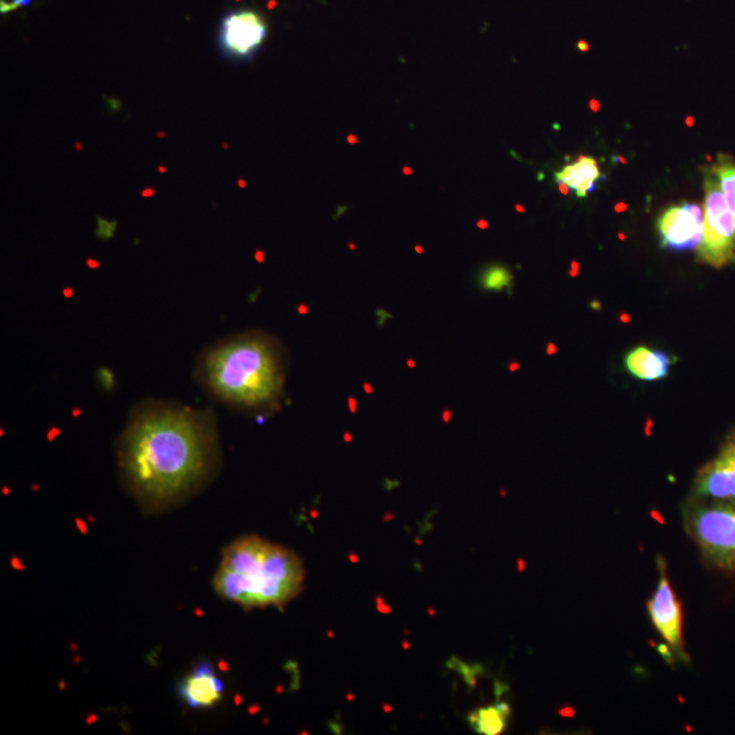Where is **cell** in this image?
I'll return each instance as SVG.
<instances>
[{"label": "cell", "instance_id": "52a82bcc", "mask_svg": "<svg viewBox=\"0 0 735 735\" xmlns=\"http://www.w3.org/2000/svg\"><path fill=\"white\" fill-rule=\"evenodd\" d=\"M658 563L661 576H659L657 590L648 601V614H650L652 625L670 647L674 657L682 662H689L684 648V636H682V627H684L682 605L674 593L672 584L667 579L665 560L659 557Z\"/></svg>", "mask_w": 735, "mask_h": 735}, {"label": "cell", "instance_id": "3957f363", "mask_svg": "<svg viewBox=\"0 0 735 735\" xmlns=\"http://www.w3.org/2000/svg\"><path fill=\"white\" fill-rule=\"evenodd\" d=\"M304 579L296 553L251 535L224 550L213 586L221 598L245 610L282 608L303 591Z\"/></svg>", "mask_w": 735, "mask_h": 735}, {"label": "cell", "instance_id": "44dd1931", "mask_svg": "<svg viewBox=\"0 0 735 735\" xmlns=\"http://www.w3.org/2000/svg\"><path fill=\"white\" fill-rule=\"evenodd\" d=\"M651 425H652V421L651 420H648L647 421V428H646L647 436H650V428H651Z\"/></svg>", "mask_w": 735, "mask_h": 735}, {"label": "cell", "instance_id": "8992f818", "mask_svg": "<svg viewBox=\"0 0 735 735\" xmlns=\"http://www.w3.org/2000/svg\"><path fill=\"white\" fill-rule=\"evenodd\" d=\"M689 500L735 507V433L727 436L718 454L697 471Z\"/></svg>", "mask_w": 735, "mask_h": 735}, {"label": "cell", "instance_id": "5bb4252c", "mask_svg": "<svg viewBox=\"0 0 735 735\" xmlns=\"http://www.w3.org/2000/svg\"><path fill=\"white\" fill-rule=\"evenodd\" d=\"M711 168L718 177L727 207H729L735 224V160L733 157L721 154Z\"/></svg>", "mask_w": 735, "mask_h": 735}, {"label": "cell", "instance_id": "7a4b0ae2", "mask_svg": "<svg viewBox=\"0 0 735 735\" xmlns=\"http://www.w3.org/2000/svg\"><path fill=\"white\" fill-rule=\"evenodd\" d=\"M203 390L225 405L267 410L284 394L285 356L269 334L251 331L206 350L196 367Z\"/></svg>", "mask_w": 735, "mask_h": 735}, {"label": "cell", "instance_id": "d4e9b609", "mask_svg": "<svg viewBox=\"0 0 735 735\" xmlns=\"http://www.w3.org/2000/svg\"><path fill=\"white\" fill-rule=\"evenodd\" d=\"M579 45H580V47H582V51H586V49L588 48V45L586 47V44H584V43H580Z\"/></svg>", "mask_w": 735, "mask_h": 735}, {"label": "cell", "instance_id": "484cf974", "mask_svg": "<svg viewBox=\"0 0 735 735\" xmlns=\"http://www.w3.org/2000/svg\"><path fill=\"white\" fill-rule=\"evenodd\" d=\"M158 171H160L161 173H164L165 172V168L164 167H160V168H158Z\"/></svg>", "mask_w": 735, "mask_h": 735}, {"label": "cell", "instance_id": "4fadbf2b", "mask_svg": "<svg viewBox=\"0 0 735 735\" xmlns=\"http://www.w3.org/2000/svg\"><path fill=\"white\" fill-rule=\"evenodd\" d=\"M511 707L508 703H497L493 706L478 708L469 715L471 729L477 734L499 735L507 729Z\"/></svg>", "mask_w": 735, "mask_h": 735}, {"label": "cell", "instance_id": "7c38bea8", "mask_svg": "<svg viewBox=\"0 0 735 735\" xmlns=\"http://www.w3.org/2000/svg\"><path fill=\"white\" fill-rule=\"evenodd\" d=\"M598 180H605V176L602 175L597 160L588 156H580L574 164L565 165L556 173V182L575 191L578 198H587L591 192L597 190Z\"/></svg>", "mask_w": 735, "mask_h": 735}, {"label": "cell", "instance_id": "ba28073f", "mask_svg": "<svg viewBox=\"0 0 735 735\" xmlns=\"http://www.w3.org/2000/svg\"><path fill=\"white\" fill-rule=\"evenodd\" d=\"M703 222V211L695 203L667 207L658 220L662 248L674 252L695 250L703 239Z\"/></svg>", "mask_w": 735, "mask_h": 735}, {"label": "cell", "instance_id": "7402d4cb", "mask_svg": "<svg viewBox=\"0 0 735 735\" xmlns=\"http://www.w3.org/2000/svg\"><path fill=\"white\" fill-rule=\"evenodd\" d=\"M624 210H627V206L623 205V203H621V205L616 206V211H624Z\"/></svg>", "mask_w": 735, "mask_h": 735}, {"label": "cell", "instance_id": "e0dca14e", "mask_svg": "<svg viewBox=\"0 0 735 735\" xmlns=\"http://www.w3.org/2000/svg\"><path fill=\"white\" fill-rule=\"evenodd\" d=\"M30 2H32V0H14L13 3L2 2V7H0V10H2L3 14L10 13V11L18 9V7L29 6Z\"/></svg>", "mask_w": 735, "mask_h": 735}, {"label": "cell", "instance_id": "d6986e66", "mask_svg": "<svg viewBox=\"0 0 735 735\" xmlns=\"http://www.w3.org/2000/svg\"><path fill=\"white\" fill-rule=\"evenodd\" d=\"M620 320L623 323H629L631 322V316H629L628 314H625L624 312V314H620Z\"/></svg>", "mask_w": 735, "mask_h": 735}, {"label": "cell", "instance_id": "5b68a950", "mask_svg": "<svg viewBox=\"0 0 735 735\" xmlns=\"http://www.w3.org/2000/svg\"><path fill=\"white\" fill-rule=\"evenodd\" d=\"M704 173L703 239L697 247V262L722 269L735 262V224L721 184L712 168Z\"/></svg>", "mask_w": 735, "mask_h": 735}, {"label": "cell", "instance_id": "30bf717a", "mask_svg": "<svg viewBox=\"0 0 735 735\" xmlns=\"http://www.w3.org/2000/svg\"><path fill=\"white\" fill-rule=\"evenodd\" d=\"M180 696L188 707L211 708L224 696V684L209 666H199L180 684Z\"/></svg>", "mask_w": 735, "mask_h": 735}, {"label": "cell", "instance_id": "277c9868", "mask_svg": "<svg viewBox=\"0 0 735 735\" xmlns=\"http://www.w3.org/2000/svg\"><path fill=\"white\" fill-rule=\"evenodd\" d=\"M684 522L703 560L719 571L734 574L735 507L688 500Z\"/></svg>", "mask_w": 735, "mask_h": 735}, {"label": "cell", "instance_id": "603a6c76", "mask_svg": "<svg viewBox=\"0 0 735 735\" xmlns=\"http://www.w3.org/2000/svg\"><path fill=\"white\" fill-rule=\"evenodd\" d=\"M153 194H154V191L153 190H145V191L142 192V195L143 196H150V195H153Z\"/></svg>", "mask_w": 735, "mask_h": 735}, {"label": "cell", "instance_id": "ffe728a7", "mask_svg": "<svg viewBox=\"0 0 735 735\" xmlns=\"http://www.w3.org/2000/svg\"><path fill=\"white\" fill-rule=\"evenodd\" d=\"M556 352H557L556 345H553V343H549L548 354H554Z\"/></svg>", "mask_w": 735, "mask_h": 735}, {"label": "cell", "instance_id": "cb8c5ba5", "mask_svg": "<svg viewBox=\"0 0 735 735\" xmlns=\"http://www.w3.org/2000/svg\"><path fill=\"white\" fill-rule=\"evenodd\" d=\"M88 263H89V266L90 267H93V269H96V267L98 266V263L97 262H92V260H89Z\"/></svg>", "mask_w": 735, "mask_h": 735}, {"label": "cell", "instance_id": "ac0fdd59", "mask_svg": "<svg viewBox=\"0 0 735 735\" xmlns=\"http://www.w3.org/2000/svg\"><path fill=\"white\" fill-rule=\"evenodd\" d=\"M578 274H579V265L576 262H572V269H571V271H569V275H571V277H574L575 278L576 275H578Z\"/></svg>", "mask_w": 735, "mask_h": 735}, {"label": "cell", "instance_id": "2e32d148", "mask_svg": "<svg viewBox=\"0 0 735 735\" xmlns=\"http://www.w3.org/2000/svg\"><path fill=\"white\" fill-rule=\"evenodd\" d=\"M100 224H98V231L97 235L100 237H105V239H109V237L113 236V233L116 231V222H108L103 220H98Z\"/></svg>", "mask_w": 735, "mask_h": 735}, {"label": "cell", "instance_id": "8fae6325", "mask_svg": "<svg viewBox=\"0 0 735 735\" xmlns=\"http://www.w3.org/2000/svg\"><path fill=\"white\" fill-rule=\"evenodd\" d=\"M674 361L676 360L662 350L639 346L628 353L625 358V367L636 379L655 382L669 375L670 365L674 364Z\"/></svg>", "mask_w": 735, "mask_h": 735}, {"label": "cell", "instance_id": "6da1fadb", "mask_svg": "<svg viewBox=\"0 0 735 735\" xmlns=\"http://www.w3.org/2000/svg\"><path fill=\"white\" fill-rule=\"evenodd\" d=\"M218 462L216 418L210 410L143 402L120 439L123 480L150 511L190 497L213 477Z\"/></svg>", "mask_w": 735, "mask_h": 735}, {"label": "cell", "instance_id": "9c48e42d", "mask_svg": "<svg viewBox=\"0 0 735 735\" xmlns=\"http://www.w3.org/2000/svg\"><path fill=\"white\" fill-rule=\"evenodd\" d=\"M265 18L252 10H239L226 15L221 26V45L226 54L236 59H248L255 54L267 37Z\"/></svg>", "mask_w": 735, "mask_h": 735}, {"label": "cell", "instance_id": "9a60e30c", "mask_svg": "<svg viewBox=\"0 0 735 735\" xmlns=\"http://www.w3.org/2000/svg\"><path fill=\"white\" fill-rule=\"evenodd\" d=\"M480 284L488 292H504L514 284V275L510 269L500 265L489 266L481 274Z\"/></svg>", "mask_w": 735, "mask_h": 735}]
</instances>
